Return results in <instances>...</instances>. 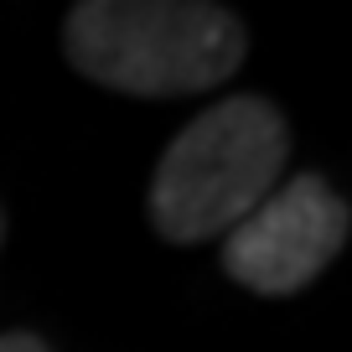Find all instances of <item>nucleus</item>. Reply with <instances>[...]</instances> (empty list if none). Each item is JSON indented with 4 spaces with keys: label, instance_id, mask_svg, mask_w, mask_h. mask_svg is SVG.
Wrapping results in <instances>:
<instances>
[{
    "label": "nucleus",
    "instance_id": "obj_1",
    "mask_svg": "<svg viewBox=\"0 0 352 352\" xmlns=\"http://www.w3.org/2000/svg\"><path fill=\"white\" fill-rule=\"evenodd\" d=\"M67 63L130 99L208 94L239 73L249 32L208 0H83L63 21Z\"/></svg>",
    "mask_w": 352,
    "mask_h": 352
},
{
    "label": "nucleus",
    "instance_id": "obj_2",
    "mask_svg": "<svg viewBox=\"0 0 352 352\" xmlns=\"http://www.w3.org/2000/svg\"><path fill=\"white\" fill-rule=\"evenodd\" d=\"M290 161V124L259 94L202 109L151 176V223L166 243H208L239 228Z\"/></svg>",
    "mask_w": 352,
    "mask_h": 352
},
{
    "label": "nucleus",
    "instance_id": "obj_3",
    "mask_svg": "<svg viewBox=\"0 0 352 352\" xmlns=\"http://www.w3.org/2000/svg\"><path fill=\"white\" fill-rule=\"evenodd\" d=\"M352 228L347 202L321 176L280 182L239 228L223 233V270L254 296H296L342 254Z\"/></svg>",
    "mask_w": 352,
    "mask_h": 352
},
{
    "label": "nucleus",
    "instance_id": "obj_4",
    "mask_svg": "<svg viewBox=\"0 0 352 352\" xmlns=\"http://www.w3.org/2000/svg\"><path fill=\"white\" fill-rule=\"evenodd\" d=\"M0 352H52V347H47L36 331H6V337H0Z\"/></svg>",
    "mask_w": 352,
    "mask_h": 352
},
{
    "label": "nucleus",
    "instance_id": "obj_5",
    "mask_svg": "<svg viewBox=\"0 0 352 352\" xmlns=\"http://www.w3.org/2000/svg\"><path fill=\"white\" fill-rule=\"evenodd\" d=\"M0 239H6V218H0Z\"/></svg>",
    "mask_w": 352,
    "mask_h": 352
}]
</instances>
